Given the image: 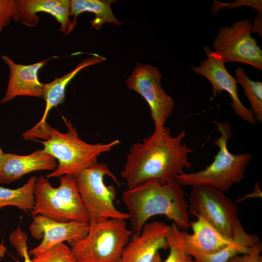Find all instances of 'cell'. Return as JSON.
I'll use <instances>...</instances> for the list:
<instances>
[{"mask_svg": "<svg viewBox=\"0 0 262 262\" xmlns=\"http://www.w3.org/2000/svg\"><path fill=\"white\" fill-rule=\"evenodd\" d=\"M171 131L164 126L154 129L153 133L142 142L131 145L121 171L128 188L150 179L164 185L192 166L189 155L193 149L183 143L185 131L181 130L176 136H172Z\"/></svg>", "mask_w": 262, "mask_h": 262, "instance_id": "6da1fadb", "label": "cell"}, {"mask_svg": "<svg viewBox=\"0 0 262 262\" xmlns=\"http://www.w3.org/2000/svg\"><path fill=\"white\" fill-rule=\"evenodd\" d=\"M122 199L128 211L133 235H139L147 221L156 215L165 216L180 229L190 227L189 205L175 178L164 185L156 179L144 181L124 191Z\"/></svg>", "mask_w": 262, "mask_h": 262, "instance_id": "7a4b0ae2", "label": "cell"}, {"mask_svg": "<svg viewBox=\"0 0 262 262\" xmlns=\"http://www.w3.org/2000/svg\"><path fill=\"white\" fill-rule=\"evenodd\" d=\"M63 120L66 132L62 133L48 124L47 139L34 140L43 145L45 152L58 161L56 168L47 174L48 178L66 175L75 176L81 170L97 164L100 155L110 151L120 143L118 139L105 144L87 143L80 138L70 120L64 117Z\"/></svg>", "mask_w": 262, "mask_h": 262, "instance_id": "3957f363", "label": "cell"}, {"mask_svg": "<svg viewBox=\"0 0 262 262\" xmlns=\"http://www.w3.org/2000/svg\"><path fill=\"white\" fill-rule=\"evenodd\" d=\"M220 136L213 142L219 150L212 163L199 171L183 173L175 179L181 186L207 184L226 192L244 178L246 169L253 157L251 153H231L228 147L232 137L229 122L214 121Z\"/></svg>", "mask_w": 262, "mask_h": 262, "instance_id": "277c9868", "label": "cell"}, {"mask_svg": "<svg viewBox=\"0 0 262 262\" xmlns=\"http://www.w3.org/2000/svg\"><path fill=\"white\" fill-rule=\"evenodd\" d=\"M60 182L55 188L46 178H36L32 215L39 214L59 222L89 223V216L78 191L75 176H62Z\"/></svg>", "mask_w": 262, "mask_h": 262, "instance_id": "5b68a950", "label": "cell"}, {"mask_svg": "<svg viewBox=\"0 0 262 262\" xmlns=\"http://www.w3.org/2000/svg\"><path fill=\"white\" fill-rule=\"evenodd\" d=\"M89 223L84 238L68 243L77 262H119L132 234L125 220L109 219Z\"/></svg>", "mask_w": 262, "mask_h": 262, "instance_id": "8992f818", "label": "cell"}, {"mask_svg": "<svg viewBox=\"0 0 262 262\" xmlns=\"http://www.w3.org/2000/svg\"><path fill=\"white\" fill-rule=\"evenodd\" d=\"M105 176L110 177L117 186H120L116 177L106 164L98 163L81 170L75 176L76 187L88 213L89 222L129 218L128 213L115 208L114 201L116 198V189L114 185H106Z\"/></svg>", "mask_w": 262, "mask_h": 262, "instance_id": "52a82bcc", "label": "cell"}, {"mask_svg": "<svg viewBox=\"0 0 262 262\" xmlns=\"http://www.w3.org/2000/svg\"><path fill=\"white\" fill-rule=\"evenodd\" d=\"M252 22L248 18L222 27L213 40L214 52L226 62H236L262 69V51L251 35Z\"/></svg>", "mask_w": 262, "mask_h": 262, "instance_id": "ba28073f", "label": "cell"}, {"mask_svg": "<svg viewBox=\"0 0 262 262\" xmlns=\"http://www.w3.org/2000/svg\"><path fill=\"white\" fill-rule=\"evenodd\" d=\"M191 213L202 215L225 237L231 239L238 218V208L224 191L207 184L191 186Z\"/></svg>", "mask_w": 262, "mask_h": 262, "instance_id": "9c48e42d", "label": "cell"}, {"mask_svg": "<svg viewBox=\"0 0 262 262\" xmlns=\"http://www.w3.org/2000/svg\"><path fill=\"white\" fill-rule=\"evenodd\" d=\"M162 76L155 66L137 62L126 80L128 88L140 94L148 104L154 129L164 126L174 108V102L161 84Z\"/></svg>", "mask_w": 262, "mask_h": 262, "instance_id": "30bf717a", "label": "cell"}, {"mask_svg": "<svg viewBox=\"0 0 262 262\" xmlns=\"http://www.w3.org/2000/svg\"><path fill=\"white\" fill-rule=\"evenodd\" d=\"M203 49L207 58L200 61L199 66H192V71L196 74L205 77L211 82L213 98L216 97L217 93H221L222 91L227 92L231 98L230 105L235 114L250 124L255 125L257 120L251 110L241 102L238 96L236 79L228 71L224 60L207 46H204Z\"/></svg>", "mask_w": 262, "mask_h": 262, "instance_id": "8fae6325", "label": "cell"}, {"mask_svg": "<svg viewBox=\"0 0 262 262\" xmlns=\"http://www.w3.org/2000/svg\"><path fill=\"white\" fill-rule=\"evenodd\" d=\"M89 229V223L73 221L59 222L41 215L34 216L29 229L33 238L42 239V241L31 249L29 254L34 257L59 243L80 240L87 235Z\"/></svg>", "mask_w": 262, "mask_h": 262, "instance_id": "7c38bea8", "label": "cell"}, {"mask_svg": "<svg viewBox=\"0 0 262 262\" xmlns=\"http://www.w3.org/2000/svg\"><path fill=\"white\" fill-rule=\"evenodd\" d=\"M91 55L89 58L84 59L79 63L70 72L55 79L49 83H43V98L46 101L44 113L40 120L34 127L22 134L24 139L32 140L36 138L47 139V116L52 108L65 101L66 89L69 82L82 69L106 60L105 58L98 54Z\"/></svg>", "mask_w": 262, "mask_h": 262, "instance_id": "4fadbf2b", "label": "cell"}, {"mask_svg": "<svg viewBox=\"0 0 262 262\" xmlns=\"http://www.w3.org/2000/svg\"><path fill=\"white\" fill-rule=\"evenodd\" d=\"M168 227L162 222L146 223L139 235H131L119 262H152L160 249L168 248L166 238Z\"/></svg>", "mask_w": 262, "mask_h": 262, "instance_id": "5bb4252c", "label": "cell"}, {"mask_svg": "<svg viewBox=\"0 0 262 262\" xmlns=\"http://www.w3.org/2000/svg\"><path fill=\"white\" fill-rule=\"evenodd\" d=\"M1 58L8 66L10 74L6 91L0 103L21 96L43 98V83L39 82L38 73L47 65V60L31 65H22L15 63L6 55L1 56Z\"/></svg>", "mask_w": 262, "mask_h": 262, "instance_id": "9a60e30c", "label": "cell"}, {"mask_svg": "<svg viewBox=\"0 0 262 262\" xmlns=\"http://www.w3.org/2000/svg\"><path fill=\"white\" fill-rule=\"evenodd\" d=\"M56 159L43 149L26 155L4 153L0 157V183H10L30 172L54 170Z\"/></svg>", "mask_w": 262, "mask_h": 262, "instance_id": "2e32d148", "label": "cell"}, {"mask_svg": "<svg viewBox=\"0 0 262 262\" xmlns=\"http://www.w3.org/2000/svg\"><path fill=\"white\" fill-rule=\"evenodd\" d=\"M18 21L24 25L33 27L40 20L36 13H48L60 24V31L65 34L71 32L74 27L69 16L70 2L68 0H17Z\"/></svg>", "mask_w": 262, "mask_h": 262, "instance_id": "e0dca14e", "label": "cell"}, {"mask_svg": "<svg viewBox=\"0 0 262 262\" xmlns=\"http://www.w3.org/2000/svg\"><path fill=\"white\" fill-rule=\"evenodd\" d=\"M197 217L190 221L193 233L182 230V237L185 247L204 254L216 253L229 246L231 239L221 233L202 215L192 213Z\"/></svg>", "mask_w": 262, "mask_h": 262, "instance_id": "ac0fdd59", "label": "cell"}, {"mask_svg": "<svg viewBox=\"0 0 262 262\" xmlns=\"http://www.w3.org/2000/svg\"><path fill=\"white\" fill-rule=\"evenodd\" d=\"M260 243L257 235L248 234L245 230L238 218L234 225L231 243L221 250L213 254H204L185 247L196 262H227L236 255L250 252L254 246Z\"/></svg>", "mask_w": 262, "mask_h": 262, "instance_id": "d6986e66", "label": "cell"}, {"mask_svg": "<svg viewBox=\"0 0 262 262\" xmlns=\"http://www.w3.org/2000/svg\"><path fill=\"white\" fill-rule=\"evenodd\" d=\"M115 1L114 0H70V14L74 16L72 22L73 27H76L78 15L85 12L94 14L95 17L91 20V23L92 27L97 30L100 29L105 23L120 26L121 22L114 16L111 8V4Z\"/></svg>", "mask_w": 262, "mask_h": 262, "instance_id": "ffe728a7", "label": "cell"}, {"mask_svg": "<svg viewBox=\"0 0 262 262\" xmlns=\"http://www.w3.org/2000/svg\"><path fill=\"white\" fill-rule=\"evenodd\" d=\"M36 178L31 177L23 186L16 189L0 186V210L12 206L25 212H31L34 204V188Z\"/></svg>", "mask_w": 262, "mask_h": 262, "instance_id": "44dd1931", "label": "cell"}, {"mask_svg": "<svg viewBox=\"0 0 262 262\" xmlns=\"http://www.w3.org/2000/svg\"><path fill=\"white\" fill-rule=\"evenodd\" d=\"M237 83L241 84L244 93L251 105V110L257 120L262 122V82L250 80L246 74L243 68L237 67L235 71Z\"/></svg>", "mask_w": 262, "mask_h": 262, "instance_id": "7402d4cb", "label": "cell"}, {"mask_svg": "<svg viewBox=\"0 0 262 262\" xmlns=\"http://www.w3.org/2000/svg\"><path fill=\"white\" fill-rule=\"evenodd\" d=\"M181 232V229L174 223L169 226L166 238L169 253L167 258L162 262H196L186 251Z\"/></svg>", "mask_w": 262, "mask_h": 262, "instance_id": "603a6c76", "label": "cell"}, {"mask_svg": "<svg viewBox=\"0 0 262 262\" xmlns=\"http://www.w3.org/2000/svg\"><path fill=\"white\" fill-rule=\"evenodd\" d=\"M33 262H77L71 249L64 243L55 245L33 257Z\"/></svg>", "mask_w": 262, "mask_h": 262, "instance_id": "cb8c5ba5", "label": "cell"}, {"mask_svg": "<svg viewBox=\"0 0 262 262\" xmlns=\"http://www.w3.org/2000/svg\"><path fill=\"white\" fill-rule=\"evenodd\" d=\"M11 20L18 21L16 0H0V32L10 24Z\"/></svg>", "mask_w": 262, "mask_h": 262, "instance_id": "d4e9b609", "label": "cell"}, {"mask_svg": "<svg viewBox=\"0 0 262 262\" xmlns=\"http://www.w3.org/2000/svg\"><path fill=\"white\" fill-rule=\"evenodd\" d=\"M262 3L261 0H241L229 3H221L214 0V4L212 8V12L215 14L218 11L223 7H226L230 9H233L239 6L245 5L247 7H253L257 10L258 13H262Z\"/></svg>", "mask_w": 262, "mask_h": 262, "instance_id": "484cf974", "label": "cell"}, {"mask_svg": "<svg viewBox=\"0 0 262 262\" xmlns=\"http://www.w3.org/2000/svg\"><path fill=\"white\" fill-rule=\"evenodd\" d=\"M262 245L260 242L254 246L250 252L236 255L227 262H262Z\"/></svg>", "mask_w": 262, "mask_h": 262, "instance_id": "4316f807", "label": "cell"}, {"mask_svg": "<svg viewBox=\"0 0 262 262\" xmlns=\"http://www.w3.org/2000/svg\"><path fill=\"white\" fill-rule=\"evenodd\" d=\"M257 16L254 18L251 32L257 33L259 34L262 38V13H258Z\"/></svg>", "mask_w": 262, "mask_h": 262, "instance_id": "83f0119b", "label": "cell"}, {"mask_svg": "<svg viewBox=\"0 0 262 262\" xmlns=\"http://www.w3.org/2000/svg\"><path fill=\"white\" fill-rule=\"evenodd\" d=\"M254 197H262V192L260 189L259 183L256 184L254 191L253 193L246 194L245 196L236 200V202H241L244 200Z\"/></svg>", "mask_w": 262, "mask_h": 262, "instance_id": "f1b7e54d", "label": "cell"}, {"mask_svg": "<svg viewBox=\"0 0 262 262\" xmlns=\"http://www.w3.org/2000/svg\"><path fill=\"white\" fill-rule=\"evenodd\" d=\"M7 248L2 243L0 244V262H1L2 259L4 257L5 254L6 252Z\"/></svg>", "mask_w": 262, "mask_h": 262, "instance_id": "f546056e", "label": "cell"}, {"mask_svg": "<svg viewBox=\"0 0 262 262\" xmlns=\"http://www.w3.org/2000/svg\"><path fill=\"white\" fill-rule=\"evenodd\" d=\"M22 258L24 259L23 262H33L32 260L30 259L28 249L25 251Z\"/></svg>", "mask_w": 262, "mask_h": 262, "instance_id": "4dcf8cb0", "label": "cell"}, {"mask_svg": "<svg viewBox=\"0 0 262 262\" xmlns=\"http://www.w3.org/2000/svg\"><path fill=\"white\" fill-rule=\"evenodd\" d=\"M162 260L159 251L155 254L152 262H162Z\"/></svg>", "mask_w": 262, "mask_h": 262, "instance_id": "1f68e13d", "label": "cell"}, {"mask_svg": "<svg viewBox=\"0 0 262 262\" xmlns=\"http://www.w3.org/2000/svg\"><path fill=\"white\" fill-rule=\"evenodd\" d=\"M4 154V153L3 152L2 150L0 147V157Z\"/></svg>", "mask_w": 262, "mask_h": 262, "instance_id": "d6a6232c", "label": "cell"}, {"mask_svg": "<svg viewBox=\"0 0 262 262\" xmlns=\"http://www.w3.org/2000/svg\"></svg>", "mask_w": 262, "mask_h": 262, "instance_id": "836d02e7", "label": "cell"}]
</instances>
